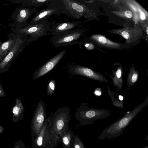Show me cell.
I'll return each mask as SVG.
<instances>
[{"label": "cell", "instance_id": "obj_1", "mask_svg": "<svg viewBox=\"0 0 148 148\" xmlns=\"http://www.w3.org/2000/svg\"><path fill=\"white\" fill-rule=\"evenodd\" d=\"M148 103L147 98L143 103L129 111L121 118L104 130L99 136V139L103 140L117 137L120 135L124 129L130 123L136 114L140 112Z\"/></svg>", "mask_w": 148, "mask_h": 148}, {"label": "cell", "instance_id": "obj_2", "mask_svg": "<svg viewBox=\"0 0 148 148\" xmlns=\"http://www.w3.org/2000/svg\"><path fill=\"white\" fill-rule=\"evenodd\" d=\"M32 148H54L61 141V138L52 132L47 118L36 137H32Z\"/></svg>", "mask_w": 148, "mask_h": 148}, {"label": "cell", "instance_id": "obj_3", "mask_svg": "<svg viewBox=\"0 0 148 148\" xmlns=\"http://www.w3.org/2000/svg\"><path fill=\"white\" fill-rule=\"evenodd\" d=\"M70 118V110L65 107L58 108L52 116L47 119L53 133L61 138L69 129V123Z\"/></svg>", "mask_w": 148, "mask_h": 148}, {"label": "cell", "instance_id": "obj_4", "mask_svg": "<svg viewBox=\"0 0 148 148\" xmlns=\"http://www.w3.org/2000/svg\"><path fill=\"white\" fill-rule=\"evenodd\" d=\"M11 29L15 33L24 37L29 36V38L26 40L27 45L40 37L46 35L47 32L51 29L50 24L45 21L33 24L29 23L22 28L14 27Z\"/></svg>", "mask_w": 148, "mask_h": 148}, {"label": "cell", "instance_id": "obj_5", "mask_svg": "<svg viewBox=\"0 0 148 148\" xmlns=\"http://www.w3.org/2000/svg\"><path fill=\"white\" fill-rule=\"evenodd\" d=\"M109 115L108 111L81 105L76 112L75 116L81 125H85L92 124L94 121L105 118Z\"/></svg>", "mask_w": 148, "mask_h": 148}, {"label": "cell", "instance_id": "obj_6", "mask_svg": "<svg viewBox=\"0 0 148 148\" xmlns=\"http://www.w3.org/2000/svg\"><path fill=\"white\" fill-rule=\"evenodd\" d=\"M15 34L16 38L14 45L0 63V73L8 71L12 62L26 46V37Z\"/></svg>", "mask_w": 148, "mask_h": 148}, {"label": "cell", "instance_id": "obj_7", "mask_svg": "<svg viewBox=\"0 0 148 148\" xmlns=\"http://www.w3.org/2000/svg\"><path fill=\"white\" fill-rule=\"evenodd\" d=\"M46 119L45 104L43 101L40 100L35 110L31 121L32 137H36L38 136Z\"/></svg>", "mask_w": 148, "mask_h": 148}, {"label": "cell", "instance_id": "obj_8", "mask_svg": "<svg viewBox=\"0 0 148 148\" xmlns=\"http://www.w3.org/2000/svg\"><path fill=\"white\" fill-rule=\"evenodd\" d=\"M34 10L29 7H20L17 8L11 15L14 23L10 26L22 28L28 25L27 21L33 13Z\"/></svg>", "mask_w": 148, "mask_h": 148}, {"label": "cell", "instance_id": "obj_9", "mask_svg": "<svg viewBox=\"0 0 148 148\" xmlns=\"http://www.w3.org/2000/svg\"><path fill=\"white\" fill-rule=\"evenodd\" d=\"M81 34L79 30H71L54 36L51 39V41L54 47L66 45L76 42Z\"/></svg>", "mask_w": 148, "mask_h": 148}, {"label": "cell", "instance_id": "obj_10", "mask_svg": "<svg viewBox=\"0 0 148 148\" xmlns=\"http://www.w3.org/2000/svg\"><path fill=\"white\" fill-rule=\"evenodd\" d=\"M66 51L64 50L47 61L34 73L33 79L36 80L44 76L52 70L64 56Z\"/></svg>", "mask_w": 148, "mask_h": 148}, {"label": "cell", "instance_id": "obj_11", "mask_svg": "<svg viewBox=\"0 0 148 148\" xmlns=\"http://www.w3.org/2000/svg\"><path fill=\"white\" fill-rule=\"evenodd\" d=\"M69 71L73 75H81L93 79L101 82H107L108 81L102 75L86 67L77 65L71 66Z\"/></svg>", "mask_w": 148, "mask_h": 148}, {"label": "cell", "instance_id": "obj_12", "mask_svg": "<svg viewBox=\"0 0 148 148\" xmlns=\"http://www.w3.org/2000/svg\"><path fill=\"white\" fill-rule=\"evenodd\" d=\"M54 1V0H53ZM51 5L48 8L43 9L41 10L36 12L34 17L32 18L29 24H33L37 22L46 21L50 16L54 14L60 13L61 12L64 11L58 6Z\"/></svg>", "mask_w": 148, "mask_h": 148}, {"label": "cell", "instance_id": "obj_13", "mask_svg": "<svg viewBox=\"0 0 148 148\" xmlns=\"http://www.w3.org/2000/svg\"><path fill=\"white\" fill-rule=\"evenodd\" d=\"M16 38V34L12 32L9 34L8 39L0 45V63L14 45Z\"/></svg>", "mask_w": 148, "mask_h": 148}, {"label": "cell", "instance_id": "obj_14", "mask_svg": "<svg viewBox=\"0 0 148 148\" xmlns=\"http://www.w3.org/2000/svg\"><path fill=\"white\" fill-rule=\"evenodd\" d=\"M77 22H65L58 23L52 27L51 29L52 34L55 36L70 31L75 28Z\"/></svg>", "mask_w": 148, "mask_h": 148}, {"label": "cell", "instance_id": "obj_15", "mask_svg": "<svg viewBox=\"0 0 148 148\" xmlns=\"http://www.w3.org/2000/svg\"><path fill=\"white\" fill-rule=\"evenodd\" d=\"M15 103L13 106L12 113L13 115L12 122L16 123L22 120L23 118L24 112V108L21 100L19 98L15 99Z\"/></svg>", "mask_w": 148, "mask_h": 148}, {"label": "cell", "instance_id": "obj_16", "mask_svg": "<svg viewBox=\"0 0 148 148\" xmlns=\"http://www.w3.org/2000/svg\"><path fill=\"white\" fill-rule=\"evenodd\" d=\"M74 133L69 129L61 138L64 148H72L74 142Z\"/></svg>", "mask_w": 148, "mask_h": 148}, {"label": "cell", "instance_id": "obj_17", "mask_svg": "<svg viewBox=\"0 0 148 148\" xmlns=\"http://www.w3.org/2000/svg\"><path fill=\"white\" fill-rule=\"evenodd\" d=\"M54 0H23V3L29 6L39 7L48 3H51Z\"/></svg>", "mask_w": 148, "mask_h": 148}, {"label": "cell", "instance_id": "obj_18", "mask_svg": "<svg viewBox=\"0 0 148 148\" xmlns=\"http://www.w3.org/2000/svg\"><path fill=\"white\" fill-rule=\"evenodd\" d=\"M55 81L53 79L50 80L47 85V95L51 96L53 94L55 90Z\"/></svg>", "mask_w": 148, "mask_h": 148}, {"label": "cell", "instance_id": "obj_19", "mask_svg": "<svg viewBox=\"0 0 148 148\" xmlns=\"http://www.w3.org/2000/svg\"><path fill=\"white\" fill-rule=\"evenodd\" d=\"M72 148H85L82 142L76 134L74 135L73 144Z\"/></svg>", "mask_w": 148, "mask_h": 148}, {"label": "cell", "instance_id": "obj_20", "mask_svg": "<svg viewBox=\"0 0 148 148\" xmlns=\"http://www.w3.org/2000/svg\"><path fill=\"white\" fill-rule=\"evenodd\" d=\"M13 148H26L23 140H19L15 144Z\"/></svg>", "mask_w": 148, "mask_h": 148}, {"label": "cell", "instance_id": "obj_21", "mask_svg": "<svg viewBox=\"0 0 148 148\" xmlns=\"http://www.w3.org/2000/svg\"><path fill=\"white\" fill-rule=\"evenodd\" d=\"M138 78V75L136 72L134 73L131 76V82L132 83H135L137 80Z\"/></svg>", "mask_w": 148, "mask_h": 148}, {"label": "cell", "instance_id": "obj_22", "mask_svg": "<svg viewBox=\"0 0 148 148\" xmlns=\"http://www.w3.org/2000/svg\"><path fill=\"white\" fill-rule=\"evenodd\" d=\"M5 95V93L3 88L2 86L0 80V97H4Z\"/></svg>", "mask_w": 148, "mask_h": 148}, {"label": "cell", "instance_id": "obj_23", "mask_svg": "<svg viewBox=\"0 0 148 148\" xmlns=\"http://www.w3.org/2000/svg\"><path fill=\"white\" fill-rule=\"evenodd\" d=\"M99 42L101 43L105 44L107 42V40L106 38L103 36H100L98 38Z\"/></svg>", "mask_w": 148, "mask_h": 148}, {"label": "cell", "instance_id": "obj_24", "mask_svg": "<svg viewBox=\"0 0 148 148\" xmlns=\"http://www.w3.org/2000/svg\"><path fill=\"white\" fill-rule=\"evenodd\" d=\"M125 16L128 18H131L132 16V13L130 11H126L125 12Z\"/></svg>", "mask_w": 148, "mask_h": 148}, {"label": "cell", "instance_id": "obj_25", "mask_svg": "<svg viewBox=\"0 0 148 148\" xmlns=\"http://www.w3.org/2000/svg\"><path fill=\"white\" fill-rule=\"evenodd\" d=\"M122 35L124 38L127 39L130 37L129 34L126 31H123L122 33Z\"/></svg>", "mask_w": 148, "mask_h": 148}, {"label": "cell", "instance_id": "obj_26", "mask_svg": "<svg viewBox=\"0 0 148 148\" xmlns=\"http://www.w3.org/2000/svg\"><path fill=\"white\" fill-rule=\"evenodd\" d=\"M122 72L120 69L117 70L116 73V76L117 78H120Z\"/></svg>", "mask_w": 148, "mask_h": 148}, {"label": "cell", "instance_id": "obj_27", "mask_svg": "<svg viewBox=\"0 0 148 148\" xmlns=\"http://www.w3.org/2000/svg\"><path fill=\"white\" fill-rule=\"evenodd\" d=\"M140 18L142 20H144L145 18L144 13L142 12L140 13Z\"/></svg>", "mask_w": 148, "mask_h": 148}, {"label": "cell", "instance_id": "obj_28", "mask_svg": "<svg viewBox=\"0 0 148 148\" xmlns=\"http://www.w3.org/2000/svg\"><path fill=\"white\" fill-rule=\"evenodd\" d=\"M4 130V127L3 126L0 125V134H1L3 132Z\"/></svg>", "mask_w": 148, "mask_h": 148}, {"label": "cell", "instance_id": "obj_29", "mask_svg": "<svg viewBox=\"0 0 148 148\" xmlns=\"http://www.w3.org/2000/svg\"><path fill=\"white\" fill-rule=\"evenodd\" d=\"M95 94L99 96L101 95V92L98 90H96L95 91Z\"/></svg>", "mask_w": 148, "mask_h": 148}, {"label": "cell", "instance_id": "obj_30", "mask_svg": "<svg viewBox=\"0 0 148 148\" xmlns=\"http://www.w3.org/2000/svg\"><path fill=\"white\" fill-rule=\"evenodd\" d=\"M119 99L120 100L122 101L123 99V97L121 95H119Z\"/></svg>", "mask_w": 148, "mask_h": 148}, {"label": "cell", "instance_id": "obj_31", "mask_svg": "<svg viewBox=\"0 0 148 148\" xmlns=\"http://www.w3.org/2000/svg\"><path fill=\"white\" fill-rule=\"evenodd\" d=\"M146 32L147 34H148V27L147 28Z\"/></svg>", "mask_w": 148, "mask_h": 148}, {"label": "cell", "instance_id": "obj_32", "mask_svg": "<svg viewBox=\"0 0 148 148\" xmlns=\"http://www.w3.org/2000/svg\"><path fill=\"white\" fill-rule=\"evenodd\" d=\"M1 24H0V27H1Z\"/></svg>", "mask_w": 148, "mask_h": 148}, {"label": "cell", "instance_id": "obj_33", "mask_svg": "<svg viewBox=\"0 0 148 148\" xmlns=\"http://www.w3.org/2000/svg\"><path fill=\"white\" fill-rule=\"evenodd\" d=\"M29 148V147H28V148Z\"/></svg>", "mask_w": 148, "mask_h": 148}]
</instances>
